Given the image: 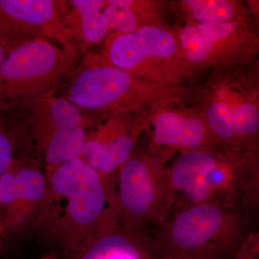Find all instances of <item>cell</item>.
<instances>
[{
	"label": "cell",
	"instance_id": "23",
	"mask_svg": "<svg viewBox=\"0 0 259 259\" xmlns=\"http://www.w3.org/2000/svg\"><path fill=\"white\" fill-rule=\"evenodd\" d=\"M233 259H259L258 232L247 235Z\"/></svg>",
	"mask_w": 259,
	"mask_h": 259
},
{
	"label": "cell",
	"instance_id": "12",
	"mask_svg": "<svg viewBox=\"0 0 259 259\" xmlns=\"http://www.w3.org/2000/svg\"><path fill=\"white\" fill-rule=\"evenodd\" d=\"M16 161L17 233L33 227L45 202L48 182L45 171L36 161Z\"/></svg>",
	"mask_w": 259,
	"mask_h": 259
},
{
	"label": "cell",
	"instance_id": "22",
	"mask_svg": "<svg viewBox=\"0 0 259 259\" xmlns=\"http://www.w3.org/2000/svg\"><path fill=\"white\" fill-rule=\"evenodd\" d=\"M197 30L202 36L215 42L231 35L233 27L227 23H201L197 25Z\"/></svg>",
	"mask_w": 259,
	"mask_h": 259
},
{
	"label": "cell",
	"instance_id": "9",
	"mask_svg": "<svg viewBox=\"0 0 259 259\" xmlns=\"http://www.w3.org/2000/svg\"><path fill=\"white\" fill-rule=\"evenodd\" d=\"M69 255L71 259H156L161 253L153 237L118 223L89 236Z\"/></svg>",
	"mask_w": 259,
	"mask_h": 259
},
{
	"label": "cell",
	"instance_id": "20",
	"mask_svg": "<svg viewBox=\"0 0 259 259\" xmlns=\"http://www.w3.org/2000/svg\"><path fill=\"white\" fill-rule=\"evenodd\" d=\"M233 120L235 137H251L258 132L259 112L252 104L243 103L235 107Z\"/></svg>",
	"mask_w": 259,
	"mask_h": 259
},
{
	"label": "cell",
	"instance_id": "1",
	"mask_svg": "<svg viewBox=\"0 0 259 259\" xmlns=\"http://www.w3.org/2000/svg\"><path fill=\"white\" fill-rule=\"evenodd\" d=\"M44 207L32 228L71 253L87 238L120 223L117 184L81 158L47 175Z\"/></svg>",
	"mask_w": 259,
	"mask_h": 259
},
{
	"label": "cell",
	"instance_id": "15",
	"mask_svg": "<svg viewBox=\"0 0 259 259\" xmlns=\"http://www.w3.org/2000/svg\"><path fill=\"white\" fill-rule=\"evenodd\" d=\"M17 161L13 158L5 173L0 177V219L6 234L16 233L18 197H17Z\"/></svg>",
	"mask_w": 259,
	"mask_h": 259
},
{
	"label": "cell",
	"instance_id": "24",
	"mask_svg": "<svg viewBox=\"0 0 259 259\" xmlns=\"http://www.w3.org/2000/svg\"><path fill=\"white\" fill-rule=\"evenodd\" d=\"M11 49L1 38H0V65L5 60Z\"/></svg>",
	"mask_w": 259,
	"mask_h": 259
},
{
	"label": "cell",
	"instance_id": "11",
	"mask_svg": "<svg viewBox=\"0 0 259 259\" xmlns=\"http://www.w3.org/2000/svg\"><path fill=\"white\" fill-rule=\"evenodd\" d=\"M177 44L166 30L146 26L112 39L108 56L112 65L128 71L149 58H168L175 54Z\"/></svg>",
	"mask_w": 259,
	"mask_h": 259
},
{
	"label": "cell",
	"instance_id": "5",
	"mask_svg": "<svg viewBox=\"0 0 259 259\" xmlns=\"http://www.w3.org/2000/svg\"><path fill=\"white\" fill-rule=\"evenodd\" d=\"M25 118L15 122L17 137L27 141L42 161L46 176L66 162L79 158L87 137L88 121L64 97H41L22 107Z\"/></svg>",
	"mask_w": 259,
	"mask_h": 259
},
{
	"label": "cell",
	"instance_id": "25",
	"mask_svg": "<svg viewBox=\"0 0 259 259\" xmlns=\"http://www.w3.org/2000/svg\"><path fill=\"white\" fill-rule=\"evenodd\" d=\"M5 238L4 231L0 227V253L4 250V244H3V238Z\"/></svg>",
	"mask_w": 259,
	"mask_h": 259
},
{
	"label": "cell",
	"instance_id": "17",
	"mask_svg": "<svg viewBox=\"0 0 259 259\" xmlns=\"http://www.w3.org/2000/svg\"><path fill=\"white\" fill-rule=\"evenodd\" d=\"M185 3L194 18L202 23H227L234 14L233 5L224 0H188Z\"/></svg>",
	"mask_w": 259,
	"mask_h": 259
},
{
	"label": "cell",
	"instance_id": "21",
	"mask_svg": "<svg viewBox=\"0 0 259 259\" xmlns=\"http://www.w3.org/2000/svg\"><path fill=\"white\" fill-rule=\"evenodd\" d=\"M181 42L187 51L190 61L198 62L204 60L209 55L214 47V42L199 34L197 27H185L180 35Z\"/></svg>",
	"mask_w": 259,
	"mask_h": 259
},
{
	"label": "cell",
	"instance_id": "4",
	"mask_svg": "<svg viewBox=\"0 0 259 259\" xmlns=\"http://www.w3.org/2000/svg\"><path fill=\"white\" fill-rule=\"evenodd\" d=\"M77 54L39 38L13 48L0 65V113L54 95L76 67Z\"/></svg>",
	"mask_w": 259,
	"mask_h": 259
},
{
	"label": "cell",
	"instance_id": "18",
	"mask_svg": "<svg viewBox=\"0 0 259 259\" xmlns=\"http://www.w3.org/2000/svg\"><path fill=\"white\" fill-rule=\"evenodd\" d=\"M207 120L212 132L221 139L229 141L235 138L233 110L223 102H214L207 109Z\"/></svg>",
	"mask_w": 259,
	"mask_h": 259
},
{
	"label": "cell",
	"instance_id": "3",
	"mask_svg": "<svg viewBox=\"0 0 259 259\" xmlns=\"http://www.w3.org/2000/svg\"><path fill=\"white\" fill-rule=\"evenodd\" d=\"M250 218L243 209L217 203L194 204L170 213L158 225L153 238L161 255L233 258L249 233Z\"/></svg>",
	"mask_w": 259,
	"mask_h": 259
},
{
	"label": "cell",
	"instance_id": "6",
	"mask_svg": "<svg viewBox=\"0 0 259 259\" xmlns=\"http://www.w3.org/2000/svg\"><path fill=\"white\" fill-rule=\"evenodd\" d=\"M116 192L120 223L127 229L158 226L171 212L168 168L159 158L131 153L117 172Z\"/></svg>",
	"mask_w": 259,
	"mask_h": 259
},
{
	"label": "cell",
	"instance_id": "19",
	"mask_svg": "<svg viewBox=\"0 0 259 259\" xmlns=\"http://www.w3.org/2000/svg\"><path fill=\"white\" fill-rule=\"evenodd\" d=\"M18 144L14 122L7 117L6 113H0V177L14 158V151ZM0 227L2 228L1 219Z\"/></svg>",
	"mask_w": 259,
	"mask_h": 259
},
{
	"label": "cell",
	"instance_id": "28",
	"mask_svg": "<svg viewBox=\"0 0 259 259\" xmlns=\"http://www.w3.org/2000/svg\"><path fill=\"white\" fill-rule=\"evenodd\" d=\"M201 259H226L224 258H221V257H207V258H204Z\"/></svg>",
	"mask_w": 259,
	"mask_h": 259
},
{
	"label": "cell",
	"instance_id": "2",
	"mask_svg": "<svg viewBox=\"0 0 259 259\" xmlns=\"http://www.w3.org/2000/svg\"><path fill=\"white\" fill-rule=\"evenodd\" d=\"M168 180L171 212L217 203L244 209L252 217L258 207V169L251 161H230L204 148L192 150L168 168Z\"/></svg>",
	"mask_w": 259,
	"mask_h": 259
},
{
	"label": "cell",
	"instance_id": "8",
	"mask_svg": "<svg viewBox=\"0 0 259 259\" xmlns=\"http://www.w3.org/2000/svg\"><path fill=\"white\" fill-rule=\"evenodd\" d=\"M64 98L81 112L112 107L129 93L133 78L113 65L94 64L87 57L66 78Z\"/></svg>",
	"mask_w": 259,
	"mask_h": 259
},
{
	"label": "cell",
	"instance_id": "7",
	"mask_svg": "<svg viewBox=\"0 0 259 259\" xmlns=\"http://www.w3.org/2000/svg\"><path fill=\"white\" fill-rule=\"evenodd\" d=\"M66 3L56 0H0V38L13 49L39 38H53L64 50L79 53L64 25Z\"/></svg>",
	"mask_w": 259,
	"mask_h": 259
},
{
	"label": "cell",
	"instance_id": "16",
	"mask_svg": "<svg viewBox=\"0 0 259 259\" xmlns=\"http://www.w3.org/2000/svg\"><path fill=\"white\" fill-rule=\"evenodd\" d=\"M134 3V1L130 0L104 1L102 12L109 28L119 33L134 31L137 25V18L131 9Z\"/></svg>",
	"mask_w": 259,
	"mask_h": 259
},
{
	"label": "cell",
	"instance_id": "27",
	"mask_svg": "<svg viewBox=\"0 0 259 259\" xmlns=\"http://www.w3.org/2000/svg\"><path fill=\"white\" fill-rule=\"evenodd\" d=\"M40 259H58L56 258V255H47L46 256L42 257Z\"/></svg>",
	"mask_w": 259,
	"mask_h": 259
},
{
	"label": "cell",
	"instance_id": "10",
	"mask_svg": "<svg viewBox=\"0 0 259 259\" xmlns=\"http://www.w3.org/2000/svg\"><path fill=\"white\" fill-rule=\"evenodd\" d=\"M125 125L109 122L87 134L80 158L100 175L117 184L119 169L133 153L136 136Z\"/></svg>",
	"mask_w": 259,
	"mask_h": 259
},
{
	"label": "cell",
	"instance_id": "26",
	"mask_svg": "<svg viewBox=\"0 0 259 259\" xmlns=\"http://www.w3.org/2000/svg\"><path fill=\"white\" fill-rule=\"evenodd\" d=\"M156 259H192L187 257L176 256V255H161Z\"/></svg>",
	"mask_w": 259,
	"mask_h": 259
},
{
	"label": "cell",
	"instance_id": "13",
	"mask_svg": "<svg viewBox=\"0 0 259 259\" xmlns=\"http://www.w3.org/2000/svg\"><path fill=\"white\" fill-rule=\"evenodd\" d=\"M66 3L65 27L70 40L82 54L87 48L103 39L108 30L102 12L104 1L71 0Z\"/></svg>",
	"mask_w": 259,
	"mask_h": 259
},
{
	"label": "cell",
	"instance_id": "14",
	"mask_svg": "<svg viewBox=\"0 0 259 259\" xmlns=\"http://www.w3.org/2000/svg\"><path fill=\"white\" fill-rule=\"evenodd\" d=\"M153 143L158 147L199 149L205 144L207 131L202 121L174 112H163L153 124Z\"/></svg>",
	"mask_w": 259,
	"mask_h": 259
}]
</instances>
